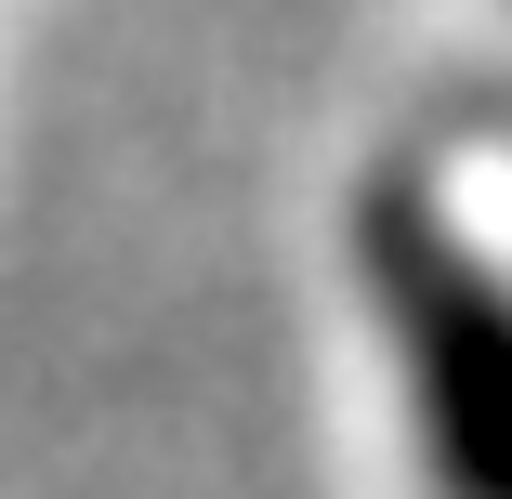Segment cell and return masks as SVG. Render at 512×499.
I'll list each match as a JSON object with an SVG mask.
<instances>
[{"mask_svg": "<svg viewBox=\"0 0 512 499\" xmlns=\"http://www.w3.org/2000/svg\"><path fill=\"white\" fill-rule=\"evenodd\" d=\"M355 289L394 342L434 499H512V276L421 184H368L355 197Z\"/></svg>", "mask_w": 512, "mask_h": 499, "instance_id": "1", "label": "cell"}]
</instances>
